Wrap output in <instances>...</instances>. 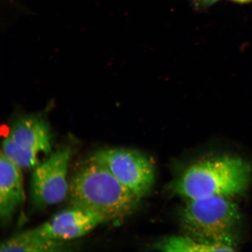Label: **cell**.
<instances>
[{
	"label": "cell",
	"instance_id": "cell-1",
	"mask_svg": "<svg viewBox=\"0 0 252 252\" xmlns=\"http://www.w3.org/2000/svg\"><path fill=\"white\" fill-rule=\"evenodd\" d=\"M69 193L72 206L98 214L106 222L130 215L140 200L105 166L91 159L72 178Z\"/></svg>",
	"mask_w": 252,
	"mask_h": 252
},
{
	"label": "cell",
	"instance_id": "cell-2",
	"mask_svg": "<svg viewBox=\"0 0 252 252\" xmlns=\"http://www.w3.org/2000/svg\"><path fill=\"white\" fill-rule=\"evenodd\" d=\"M251 167L238 157L220 156L198 160L188 167L173 185L176 194L187 199L239 194L247 189Z\"/></svg>",
	"mask_w": 252,
	"mask_h": 252
},
{
	"label": "cell",
	"instance_id": "cell-3",
	"mask_svg": "<svg viewBox=\"0 0 252 252\" xmlns=\"http://www.w3.org/2000/svg\"><path fill=\"white\" fill-rule=\"evenodd\" d=\"M239 218L238 205L222 196L188 200L180 213L181 225L188 235L208 243L232 247L233 229Z\"/></svg>",
	"mask_w": 252,
	"mask_h": 252
},
{
	"label": "cell",
	"instance_id": "cell-4",
	"mask_svg": "<svg viewBox=\"0 0 252 252\" xmlns=\"http://www.w3.org/2000/svg\"><path fill=\"white\" fill-rule=\"evenodd\" d=\"M53 146V135L45 119L37 115L19 118L2 143L1 153L22 170L39 164L40 154L48 155Z\"/></svg>",
	"mask_w": 252,
	"mask_h": 252
},
{
	"label": "cell",
	"instance_id": "cell-5",
	"mask_svg": "<svg viewBox=\"0 0 252 252\" xmlns=\"http://www.w3.org/2000/svg\"><path fill=\"white\" fill-rule=\"evenodd\" d=\"M90 159L105 166L140 199L153 187L155 179L153 163L139 151L111 148L97 151Z\"/></svg>",
	"mask_w": 252,
	"mask_h": 252
},
{
	"label": "cell",
	"instance_id": "cell-6",
	"mask_svg": "<svg viewBox=\"0 0 252 252\" xmlns=\"http://www.w3.org/2000/svg\"><path fill=\"white\" fill-rule=\"evenodd\" d=\"M70 155L68 149H60L33 169L31 193L34 206L42 209L64 201L69 191L67 177Z\"/></svg>",
	"mask_w": 252,
	"mask_h": 252
},
{
	"label": "cell",
	"instance_id": "cell-7",
	"mask_svg": "<svg viewBox=\"0 0 252 252\" xmlns=\"http://www.w3.org/2000/svg\"><path fill=\"white\" fill-rule=\"evenodd\" d=\"M105 222V218L98 214L72 206L57 213L35 229L47 239L66 242L81 238Z\"/></svg>",
	"mask_w": 252,
	"mask_h": 252
},
{
	"label": "cell",
	"instance_id": "cell-8",
	"mask_svg": "<svg viewBox=\"0 0 252 252\" xmlns=\"http://www.w3.org/2000/svg\"><path fill=\"white\" fill-rule=\"evenodd\" d=\"M25 195L22 169L1 153L0 157V220L6 226L24 203Z\"/></svg>",
	"mask_w": 252,
	"mask_h": 252
},
{
	"label": "cell",
	"instance_id": "cell-9",
	"mask_svg": "<svg viewBox=\"0 0 252 252\" xmlns=\"http://www.w3.org/2000/svg\"><path fill=\"white\" fill-rule=\"evenodd\" d=\"M65 242L52 240L41 235L36 229L15 235L1 243L0 252H59L70 251Z\"/></svg>",
	"mask_w": 252,
	"mask_h": 252
},
{
	"label": "cell",
	"instance_id": "cell-10",
	"mask_svg": "<svg viewBox=\"0 0 252 252\" xmlns=\"http://www.w3.org/2000/svg\"><path fill=\"white\" fill-rule=\"evenodd\" d=\"M154 249L163 252H232V246L208 243L188 235L172 236L154 245Z\"/></svg>",
	"mask_w": 252,
	"mask_h": 252
},
{
	"label": "cell",
	"instance_id": "cell-11",
	"mask_svg": "<svg viewBox=\"0 0 252 252\" xmlns=\"http://www.w3.org/2000/svg\"><path fill=\"white\" fill-rule=\"evenodd\" d=\"M219 0H204L203 2L205 5L209 6L215 4Z\"/></svg>",
	"mask_w": 252,
	"mask_h": 252
},
{
	"label": "cell",
	"instance_id": "cell-12",
	"mask_svg": "<svg viewBox=\"0 0 252 252\" xmlns=\"http://www.w3.org/2000/svg\"><path fill=\"white\" fill-rule=\"evenodd\" d=\"M232 1L239 3H247L252 1V0H232Z\"/></svg>",
	"mask_w": 252,
	"mask_h": 252
},
{
	"label": "cell",
	"instance_id": "cell-13",
	"mask_svg": "<svg viewBox=\"0 0 252 252\" xmlns=\"http://www.w3.org/2000/svg\"><path fill=\"white\" fill-rule=\"evenodd\" d=\"M197 1H200V0H197ZM203 1H204V0H203Z\"/></svg>",
	"mask_w": 252,
	"mask_h": 252
}]
</instances>
